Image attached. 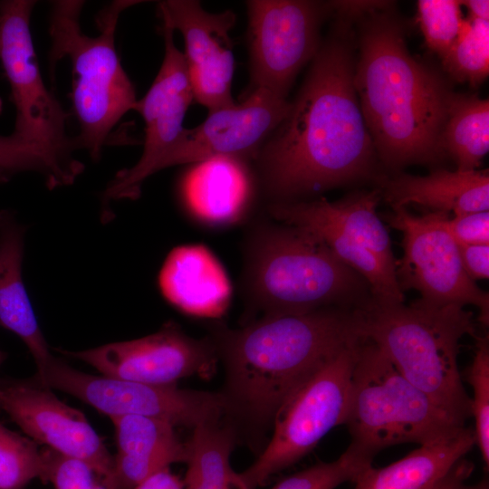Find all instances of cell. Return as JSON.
<instances>
[{
	"mask_svg": "<svg viewBox=\"0 0 489 489\" xmlns=\"http://www.w3.org/2000/svg\"><path fill=\"white\" fill-rule=\"evenodd\" d=\"M287 115L257 157L273 202L369 177L375 149L354 87V18L338 14Z\"/></svg>",
	"mask_w": 489,
	"mask_h": 489,
	"instance_id": "6da1fadb",
	"label": "cell"
},
{
	"mask_svg": "<svg viewBox=\"0 0 489 489\" xmlns=\"http://www.w3.org/2000/svg\"><path fill=\"white\" fill-rule=\"evenodd\" d=\"M354 19V87L376 156L390 169L436 163L446 156L443 131L455 92L409 53L390 4L376 2Z\"/></svg>",
	"mask_w": 489,
	"mask_h": 489,
	"instance_id": "7a4b0ae2",
	"label": "cell"
},
{
	"mask_svg": "<svg viewBox=\"0 0 489 489\" xmlns=\"http://www.w3.org/2000/svg\"><path fill=\"white\" fill-rule=\"evenodd\" d=\"M360 337V308L270 314L242 329L220 328L213 341L225 366L227 412L269 424L300 384Z\"/></svg>",
	"mask_w": 489,
	"mask_h": 489,
	"instance_id": "3957f363",
	"label": "cell"
},
{
	"mask_svg": "<svg viewBox=\"0 0 489 489\" xmlns=\"http://www.w3.org/2000/svg\"><path fill=\"white\" fill-rule=\"evenodd\" d=\"M246 254L245 286L270 314H302L373 301L366 280L309 232L276 222L257 226Z\"/></svg>",
	"mask_w": 489,
	"mask_h": 489,
	"instance_id": "277c9868",
	"label": "cell"
},
{
	"mask_svg": "<svg viewBox=\"0 0 489 489\" xmlns=\"http://www.w3.org/2000/svg\"><path fill=\"white\" fill-rule=\"evenodd\" d=\"M360 333L395 368L462 426L472 401L458 368L461 339L475 334L473 312L456 305L377 303L360 309Z\"/></svg>",
	"mask_w": 489,
	"mask_h": 489,
	"instance_id": "5b68a950",
	"label": "cell"
},
{
	"mask_svg": "<svg viewBox=\"0 0 489 489\" xmlns=\"http://www.w3.org/2000/svg\"><path fill=\"white\" fill-rule=\"evenodd\" d=\"M140 3L113 1L96 17L99 34L82 30L80 17L84 2L59 0L52 4L49 19L51 70L68 58L72 68V108L80 126L75 137L79 149L98 160L120 120L137 102L135 88L125 72L115 47V33L120 14Z\"/></svg>",
	"mask_w": 489,
	"mask_h": 489,
	"instance_id": "8992f818",
	"label": "cell"
},
{
	"mask_svg": "<svg viewBox=\"0 0 489 489\" xmlns=\"http://www.w3.org/2000/svg\"><path fill=\"white\" fill-rule=\"evenodd\" d=\"M343 425L351 437L349 446L372 459L388 446L427 445L465 427L411 384L365 337L357 347Z\"/></svg>",
	"mask_w": 489,
	"mask_h": 489,
	"instance_id": "52a82bcc",
	"label": "cell"
},
{
	"mask_svg": "<svg viewBox=\"0 0 489 489\" xmlns=\"http://www.w3.org/2000/svg\"><path fill=\"white\" fill-rule=\"evenodd\" d=\"M380 189L351 193L330 202H272L267 212L276 222L305 230L321 240L344 264L369 283L373 302H404L389 235L377 214Z\"/></svg>",
	"mask_w": 489,
	"mask_h": 489,
	"instance_id": "ba28073f",
	"label": "cell"
},
{
	"mask_svg": "<svg viewBox=\"0 0 489 489\" xmlns=\"http://www.w3.org/2000/svg\"><path fill=\"white\" fill-rule=\"evenodd\" d=\"M361 338L330 357L279 408L271 440L255 462L239 474L250 489L301 460L331 429L344 424Z\"/></svg>",
	"mask_w": 489,
	"mask_h": 489,
	"instance_id": "9c48e42d",
	"label": "cell"
},
{
	"mask_svg": "<svg viewBox=\"0 0 489 489\" xmlns=\"http://www.w3.org/2000/svg\"><path fill=\"white\" fill-rule=\"evenodd\" d=\"M34 378L43 386L70 394L110 418L143 416L194 428L219 421L227 412L223 394L91 375L55 357Z\"/></svg>",
	"mask_w": 489,
	"mask_h": 489,
	"instance_id": "30bf717a",
	"label": "cell"
},
{
	"mask_svg": "<svg viewBox=\"0 0 489 489\" xmlns=\"http://www.w3.org/2000/svg\"><path fill=\"white\" fill-rule=\"evenodd\" d=\"M392 209L388 222L403 234L404 255L396 267L402 292L416 290L421 295L417 300L432 306L474 305L479 309L478 321L487 326L488 292L465 273L457 244L442 224L446 213L415 216L406 207Z\"/></svg>",
	"mask_w": 489,
	"mask_h": 489,
	"instance_id": "8fae6325",
	"label": "cell"
},
{
	"mask_svg": "<svg viewBox=\"0 0 489 489\" xmlns=\"http://www.w3.org/2000/svg\"><path fill=\"white\" fill-rule=\"evenodd\" d=\"M246 7L252 91L262 89L286 99L298 72L320 47L321 24L331 5L250 0Z\"/></svg>",
	"mask_w": 489,
	"mask_h": 489,
	"instance_id": "7c38bea8",
	"label": "cell"
},
{
	"mask_svg": "<svg viewBox=\"0 0 489 489\" xmlns=\"http://www.w3.org/2000/svg\"><path fill=\"white\" fill-rule=\"evenodd\" d=\"M32 0L0 2V62L15 107L14 133L59 154L74 157L78 148L66 133L69 114L47 90L30 32Z\"/></svg>",
	"mask_w": 489,
	"mask_h": 489,
	"instance_id": "4fadbf2b",
	"label": "cell"
},
{
	"mask_svg": "<svg viewBox=\"0 0 489 489\" xmlns=\"http://www.w3.org/2000/svg\"><path fill=\"white\" fill-rule=\"evenodd\" d=\"M174 32L161 23L163 61L150 88L133 109L145 123L143 152L134 166L119 171L107 185L101 196L104 213L114 201L139 197L145 179L154 174L158 161L185 129L184 119L195 97L184 54L174 42Z\"/></svg>",
	"mask_w": 489,
	"mask_h": 489,
	"instance_id": "5bb4252c",
	"label": "cell"
},
{
	"mask_svg": "<svg viewBox=\"0 0 489 489\" xmlns=\"http://www.w3.org/2000/svg\"><path fill=\"white\" fill-rule=\"evenodd\" d=\"M63 352L103 376L153 386H175L194 375L208 378L218 356L214 341L189 337L172 321L139 339Z\"/></svg>",
	"mask_w": 489,
	"mask_h": 489,
	"instance_id": "9a60e30c",
	"label": "cell"
},
{
	"mask_svg": "<svg viewBox=\"0 0 489 489\" xmlns=\"http://www.w3.org/2000/svg\"><path fill=\"white\" fill-rule=\"evenodd\" d=\"M0 409L32 440L67 457L86 463L107 485L113 457L78 409L51 388L32 379H0Z\"/></svg>",
	"mask_w": 489,
	"mask_h": 489,
	"instance_id": "2e32d148",
	"label": "cell"
},
{
	"mask_svg": "<svg viewBox=\"0 0 489 489\" xmlns=\"http://www.w3.org/2000/svg\"><path fill=\"white\" fill-rule=\"evenodd\" d=\"M289 109L286 99L265 90H254L241 103L209 111L200 125L185 128L176 144L158 161L154 173L214 157L257 156Z\"/></svg>",
	"mask_w": 489,
	"mask_h": 489,
	"instance_id": "e0dca14e",
	"label": "cell"
},
{
	"mask_svg": "<svg viewBox=\"0 0 489 489\" xmlns=\"http://www.w3.org/2000/svg\"><path fill=\"white\" fill-rule=\"evenodd\" d=\"M162 24L178 30L195 100L209 111L235 105L232 96L235 60L230 30L232 11L212 14L196 0H166L158 4Z\"/></svg>",
	"mask_w": 489,
	"mask_h": 489,
	"instance_id": "ac0fdd59",
	"label": "cell"
},
{
	"mask_svg": "<svg viewBox=\"0 0 489 489\" xmlns=\"http://www.w3.org/2000/svg\"><path fill=\"white\" fill-rule=\"evenodd\" d=\"M254 192L252 172L244 158L230 156L194 163L179 184L187 213L214 227L241 221L252 205Z\"/></svg>",
	"mask_w": 489,
	"mask_h": 489,
	"instance_id": "d6986e66",
	"label": "cell"
},
{
	"mask_svg": "<svg viewBox=\"0 0 489 489\" xmlns=\"http://www.w3.org/2000/svg\"><path fill=\"white\" fill-rule=\"evenodd\" d=\"M158 286L173 306L205 318L223 315L232 295L224 267L203 244H185L171 250L159 271Z\"/></svg>",
	"mask_w": 489,
	"mask_h": 489,
	"instance_id": "ffe728a7",
	"label": "cell"
},
{
	"mask_svg": "<svg viewBox=\"0 0 489 489\" xmlns=\"http://www.w3.org/2000/svg\"><path fill=\"white\" fill-rule=\"evenodd\" d=\"M117 454L109 489H133L171 464L187 463L188 450L171 423L150 417H111Z\"/></svg>",
	"mask_w": 489,
	"mask_h": 489,
	"instance_id": "44dd1931",
	"label": "cell"
},
{
	"mask_svg": "<svg viewBox=\"0 0 489 489\" xmlns=\"http://www.w3.org/2000/svg\"><path fill=\"white\" fill-rule=\"evenodd\" d=\"M380 196L392 208L417 204L454 216L489 210L488 170L450 171L427 176L399 174L382 182Z\"/></svg>",
	"mask_w": 489,
	"mask_h": 489,
	"instance_id": "7402d4cb",
	"label": "cell"
},
{
	"mask_svg": "<svg viewBox=\"0 0 489 489\" xmlns=\"http://www.w3.org/2000/svg\"><path fill=\"white\" fill-rule=\"evenodd\" d=\"M24 229L0 216V325L26 345L40 374L53 360L38 324L22 278Z\"/></svg>",
	"mask_w": 489,
	"mask_h": 489,
	"instance_id": "603a6c76",
	"label": "cell"
},
{
	"mask_svg": "<svg viewBox=\"0 0 489 489\" xmlns=\"http://www.w3.org/2000/svg\"><path fill=\"white\" fill-rule=\"evenodd\" d=\"M475 445L474 429L465 427L446 437L419 446L388 465L367 467L354 479V489H422L448 471Z\"/></svg>",
	"mask_w": 489,
	"mask_h": 489,
	"instance_id": "cb8c5ba5",
	"label": "cell"
},
{
	"mask_svg": "<svg viewBox=\"0 0 489 489\" xmlns=\"http://www.w3.org/2000/svg\"><path fill=\"white\" fill-rule=\"evenodd\" d=\"M219 421L197 425L187 442L185 489H250L230 465L234 436Z\"/></svg>",
	"mask_w": 489,
	"mask_h": 489,
	"instance_id": "d4e9b609",
	"label": "cell"
},
{
	"mask_svg": "<svg viewBox=\"0 0 489 489\" xmlns=\"http://www.w3.org/2000/svg\"><path fill=\"white\" fill-rule=\"evenodd\" d=\"M443 147L459 171L475 170L489 150V101L454 93L443 131Z\"/></svg>",
	"mask_w": 489,
	"mask_h": 489,
	"instance_id": "484cf974",
	"label": "cell"
},
{
	"mask_svg": "<svg viewBox=\"0 0 489 489\" xmlns=\"http://www.w3.org/2000/svg\"><path fill=\"white\" fill-rule=\"evenodd\" d=\"M83 168L74 157L27 141L14 132L0 135V183L18 173L33 171L43 176L48 188L54 189L72 184Z\"/></svg>",
	"mask_w": 489,
	"mask_h": 489,
	"instance_id": "4316f807",
	"label": "cell"
},
{
	"mask_svg": "<svg viewBox=\"0 0 489 489\" xmlns=\"http://www.w3.org/2000/svg\"><path fill=\"white\" fill-rule=\"evenodd\" d=\"M440 59L455 81L481 84L489 73V22L465 19L457 39Z\"/></svg>",
	"mask_w": 489,
	"mask_h": 489,
	"instance_id": "83f0119b",
	"label": "cell"
},
{
	"mask_svg": "<svg viewBox=\"0 0 489 489\" xmlns=\"http://www.w3.org/2000/svg\"><path fill=\"white\" fill-rule=\"evenodd\" d=\"M44 472L38 444L0 424V489H23L35 478L43 481Z\"/></svg>",
	"mask_w": 489,
	"mask_h": 489,
	"instance_id": "f1b7e54d",
	"label": "cell"
},
{
	"mask_svg": "<svg viewBox=\"0 0 489 489\" xmlns=\"http://www.w3.org/2000/svg\"><path fill=\"white\" fill-rule=\"evenodd\" d=\"M372 460L348 446L338 459L318 463L291 475L272 489H335L346 482H353L359 474L371 465Z\"/></svg>",
	"mask_w": 489,
	"mask_h": 489,
	"instance_id": "f546056e",
	"label": "cell"
},
{
	"mask_svg": "<svg viewBox=\"0 0 489 489\" xmlns=\"http://www.w3.org/2000/svg\"><path fill=\"white\" fill-rule=\"evenodd\" d=\"M473 388L472 417L475 439L486 469L489 466V338H476L475 355L465 373Z\"/></svg>",
	"mask_w": 489,
	"mask_h": 489,
	"instance_id": "4dcf8cb0",
	"label": "cell"
},
{
	"mask_svg": "<svg viewBox=\"0 0 489 489\" xmlns=\"http://www.w3.org/2000/svg\"><path fill=\"white\" fill-rule=\"evenodd\" d=\"M417 19L427 47L440 58L457 39L465 19L460 1L419 0Z\"/></svg>",
	"mask_w": 489,
	"mask_h": 489,
	"instance_id": "1f68e13d",
	"label": "cell"
},
{
	"mask_svg": "<svg viewBox=\"0 0 489 489\" xmlns=\"http://www.w3.org/2000/svg\"><path fill=\"white\" fill-rule=\"evenodd\" d=\"M43 482L51 483L54 489H109L86 463L49 448L43 450Z\"/></svg>",
	"mask_w": 489,
	"mask_h": 489,
	"instance_id": "d6a6232c",
	"label": "cell"
},
{
	"mask_svg": "<svg viewBox=\"0 0 489 489\" xmlns=\"http://www.w3.org/2000/svg\"><path fill=\"white\" fill-rule=\"evenodd\" d=\"M442 224L458 244H489V211L450 216L445 215Z\"/></svg>",
	"mask_w": 489,
	"mask_h": 489,
	"instance_id": "836d02e7",
	"label": "cell"
},
{
	"mask_svg": "<svg viewBox=\"0 0 489 489\" xmlns=\"http://www.w3.org/2000/svg\"><path fill=\"white\" fill-rule=\"evenodd\" d=\"M457 244L465 273L473 281L489 277V244Z\"/></svg>",
	"mask_w": 489,
	"mask_h": 489,
	"instance_id": "e575fe53",
	"label": "cell"
},
{
	"mask_svg": "<svg viewBox=\"0 0 489 489\" xmlns=\"http://www.w3.org/2000/svg\"><path fill=\"white\" fill-rule=\"evenodd\" d=\"M473 471L474 464L463 457L444 475L422 489H463Z\"/></svg>",
	"mask_w": 489,
	"mask_h": 489,
	"instance_id": "d590c367",
	"label": "cell"
},
{
	"mask_svg": "<svg viewBox=\"0 0 489 489\" xmlns=\"http://www.w3.org/2000/svg\"><path fill=\"white\" fill-rule=\"evenodd\" d=\"M133 489H185V486L178 476L166 468L150 475Z\"/></svg>",
	"mask_w": 489,
	"mask_h": 489,
	"instance_id": "8d00e7d4",
	"label": "cell"
},
{
	"mask_svg": "<svg viewBox=\"0 0 489 489\" xmlns=\"http://www.w3.org/2000/svg\"><path fill=\"white\" fill-rule=\"evenodd\" d=\"M469 12V20H480L489 22V1L488 0H466L460 1Z\"/></svg>",
	"mask_w": 489,
	"mask_h": 489,
	"instance_id": "74e56055",
	"label": "cell"
},
{
	"mask_svg": "<svg viewBox=\"0 0 489 489\" xmlns=\"http://www.w3.org/2000/svg\"><path fill=\"white\" fill-rule=\"evenodd\" d=\"M463 489H489V484L487 479H483L479 483L475 484H465Z\"/></svg>",
	"mask_w": 489,
	"mask_h": 489,
	"instance_id": "f35d334b",
	"label": "cell"
},
{
	"mask_svg": "<svg viewBox=\"0 0 489 489\" xmlns=\"http://www.w3.org/2000/svg\"><path fill=\"white\" fill-rule=\"evenodd\" d=\"M4 360H5V354L3 353V351L0 350V365L2 364Z\"/></svg>",
	"mask_w": 489,
	"mask_h": 489,
	"instance_id": "ab89813d",
	"label": "cell"
},
{
	"mask_svg": "<svg viewBox=\"0 0 489 489\" xmlns=\"http://www.w3.org/2000/svg\"><path fill=\"white\" fill-rule=\"evenodd\" d=\"M1 214H2V213H0V216H1Z\"/></svg>",
	"mask_w": 489,
	"mask_h": 489,
	"instance_id": "60d3db41",
	"label": "cell"
}]
</instances>
